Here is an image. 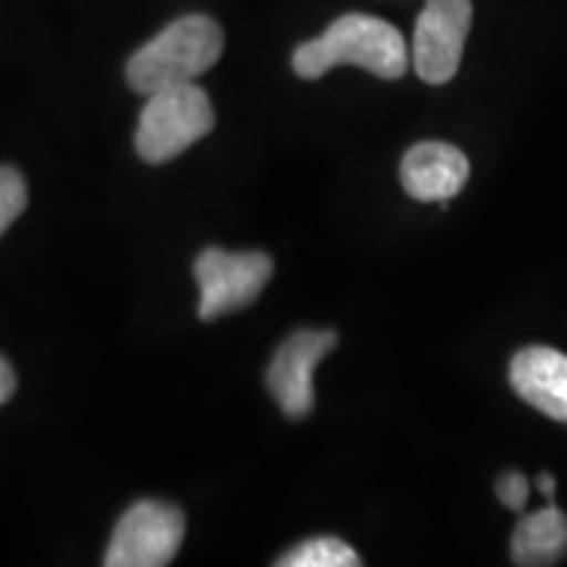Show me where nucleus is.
Listing matches in <instances>:
<instances>
[{"mask_svg":"<svg viewBox=\"0 0 567 567\" xmlns=\"http://www.w3.org/2000/svg\"><path fill=\"white\" fill-rule=\"evenodd\" d=\"M352 63L379 80H400L410 66V51L396 27L368 13H344L321 38L302 42L292 66L302 80H321L326 71Z\"/></svg>","mask_w":567,"mask_h":567,"instance_id":"1","label":"nucleus"},{"mask_svg":"<svg viewBox=\"0 0 567 567\" xmlns=\"http://www.w3.org/2000/svg\"><path fill=\"white\" fill-rule=\"evenodd\" d=\"M224 53V32L200 13L176 19L126 63V82L140 95L195 82Z\"/></svg>","mask_w":567,"mask_h":567,"instance_id":"2","label":"nucleus"},{"mask_svg":"<svg viewBox=\"0 0 567 567\" xmlns=\"http://www.w3.org/2000/svg\"><path fill=\"white\" fill-rule=\"evenodd\" d=\"M210 97L197 84L158 90L147 95L145 109L140 113L134 145L142 161L166 163L203 140L213 130Z\"/></svg>","mask_w":567,"mask_h":567,"instance_id":"3","label":"nucleus"},{"mask_svg":"<svg viewBox=\"0 0 567 567\" xmlns=\"http://www.w3.org/2000/svg\"><path fill=\"white\" fill-rule=\"evenodd\" d=\"M274 274V260L266 252H226L208 247L195 260V281L200 287L197 316L213 321L258 300Z\"/></svg>","mask_w":567,"mask_h":567,"instance_id":"4","label":"nucleus"},{"mask_svg":"<svg viewBox=\"0 0 567 567\" xmlns=\"http://www.w3.org/2000/svg\"><path fill=\"white\" fill-rule=\"evenodd\" d=\"M184 538L182 509L166 502L145 499L126 509L113 530L105 565L163 567L176 557Z\"/></svg>","mask_w":567,"mask_h":567,"instance_id":"5","label":"nucleus"},{"mask_svg":"<svg viewBox=\"0 0 567 567\" xmlns=\"http://www.w3.org/2000/svg\"><path fill=\"white\" fill-rule=\"evenodd\" d=\"M473 24L471 0H425L413 34V66L423 82L446 84L457 74Z\"/></svg>","mask_w":567,"mask_h":567,"instance_id":"6","label":"nucleus"},{"mask_svg":"<svg viewBox=\"0 0 567 567\" xmlns=\"http://www.w3.org/2000/svg\"><path fill=\"white\" fill-rule=\"evenodd\" d=\"M337 342L339 337L334 331L302 329L284 339V344L276 350L271 365H268L266 381L268 392L279 402L281 413L289 421H300V417L310 415V410L316 405V365L334 350Z\"/></svg>","mask_w":567,"mask_h":567,"instance_id":"7","label":"nucleus"},{"mask_svg":"<svg viewBox=\"0 0 567 567\" xmlns=\"http://www.w3.org/2000/svg\"><path fill=\"white\" fill-rule=\"evenodd\" d=\"M471 163L446 142H421L402 158L400 179L405 193L421 203H446L463 193Z\"/></svg>","mask_w":567,"mask_h":567,"instance_id":"8","label":"nucleus"},{"mask_svg":"<svg viewBox=\"0 0 567 567\" xmlns=\"http://www.w3.org/2000/svg\"><path fill=\"white\" fill-rule=\"evenodd\" d=\"M509 384L538 413L567 423V354L551 347H526L509 363Z\"/></svg>","mask_w":567,"mask_h":567,"instance_id":"9","label":"nucleus"},{"mask_svg":"<svg viewBox=\"0 0 567 567\" xmlns=\"http://www.w3.org/2000/svg\"><path fill=\"white\" fill-rule=\"evenodd\" d=\"M513 559L515 565L542 567L555 565L567 555V517L555 502L536 513L523 515L513 534Z\"/></svg>","mask_w":567,"mask_h":567,"instance_id":"10","label":"nucleus"},{"mask_svg":"<svg viewBox=\"0 0 567 567\" xmlns=\"http://www.w3.org/2000/svg\"><path fill=\"white\" fill-rule=\"evenodd\" d=\"M279 567H354L360 565L358 551L337 536H318L302 542L300 547L287 551Z\"/></svg>","mask_w":567,"mask_h":567,"instance_id":"11","label":"nucleus"},{"mask_svg":"<svg viewBox=\"0 0 567 567\" xmlns=\"http://www.w3.org/2000/svg\"><path fill=\"white\" fill-rule=\"evenodd\" d=\"M27 208V184L13 168H0V237Z\"/></svg>","mask_w":567,"mask_h":567,"instance_id":"12","label":"nucleus"},{"mask_svg":"<svg viewBox=\"0 0 567 567\" xmlns=\"http://www.w3.org/2000/svg\"><path fill=\"white\" fill-rule=\"evenodd\" d=\"M528 494H530V484L523 473L509 471V473H505V476H499V481H496V496H499L502 505L515 509V513L526 509Z\"/></svg>","mask_w":567,"mask_h":567,"instance_id":"13","label":"nucleus"},{"mask_svg":"<svg viewBox=\"0 0 567 567\" xmlns=\"http://www.w3.org/2000/svg\"><path fill=\"white\" fill-rule=\"evenodd\" d=\"M13 392H17V373H13L9 360L0 354V405H6L13 396Z\"/></svg>","mask_w":567,"mask_h":567,"instance_id":"14","label":"nucleus"},{"mask_svg":"<svg viewBox=\"0 0 567 567\" xmlns=\"http://www.w3.org/2000/svg\"><path fill=\"white\" fill-rule=\"evenodd\" d=\"M536 486H538V492L547 496L549 502L555 499V486H557V481H555V476H551V473H542V476H538V481H536Z\"/></svg>","mask_w":567,"mask_h":567,"instance_id":"15","label":"nucleus"}]
</instances>
